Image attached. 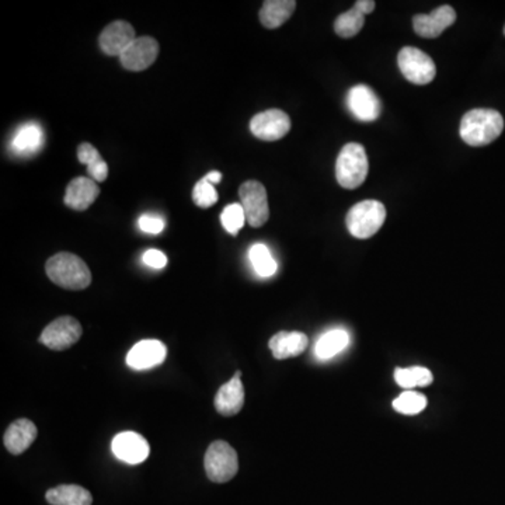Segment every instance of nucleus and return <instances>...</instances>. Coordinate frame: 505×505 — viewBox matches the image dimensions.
<instances>
[{
    "mask_svg": "<svg viewBox=\"0 0 505 505\" xmlns=\"http://www.w3.org/2000/svg\"><path fill=\"white\" fill-rule=\"evenodd\" d=\"M37 435L38 430L36 424L27 418H20L10 424L4 433V447L12 455H21L31 447V443L37 440Z\"/></svg>",
    "mask_w": 505,
    "mask_h": 505,
    "instance_id": "18",
    "label": "nucleus"
},
{
    "mask_svg": "<svg viewBox=\"0 0 505 505\" xmlns=\"http://www.w3.org/2000/svg\"><path fill=\"white\" fill-rule=\"evenodd\" d=\"M167 349L159 340H142L130 349L127 364L137 371L155 368L166 361Z\"/></svg>",
    "mask_w": 505,
    "mask_h": 505,
    "instance_id": "14",
    "label": "nucleus"
},
{
    "mask_svg": "<svg viewBox=\"0 0 505 505\" xmlns=\"http://www.w3.org/2000/svg\"><path fill=\"white\" fill-rule=\"evenodd\" d=\"M241 372L238 371L235 376L219 388L215 396V408L219 414L225 417L236 416L245 406V388L241 383Z\"/></svg>",
    "mask_w": 505,
    "mask_h": 505,
    "instance_id": "16",
    "label": "nucleus"
},
{
    "mask_svg": "<svg viewBox=\"0 0 505 505\" xmlns=\"http://www.w3.org/2000/svg\"><path fill=\"white\" fill-rule=\"evenodd\" d=\"M504 36H505V26H504Z\"/></svg>",
    "mask_w": 505,
    "mask_h": 505,
    "instance_id": "36",
    "label": "nucleus"
},
{
    "mask_svg": "<svg viewBox=\"0 0 505 505\" xmlns=\"http://www.w3.org/2000/svg\"><path fill=\"white\" fill-rule=\"evenodd\" d=\"M366 23V14H362L356 6L346 13L340 14L334 21V31L341 38H351L361 31Z\"/></svg>",
    "mask_w": 505,
    "mask_h": 505,
    "instance_id": "26",
    "label": "nucleus"
},
{
    "mask_svg": "<svg viewBox=\"0 0 505 505\" xmlns=\"http://www.w3.org/2000/svg\"><path fill=\"white\" fill-rule=\"evenodd\" d=\"M88 174L96 183H103L108 177V164L105 159L98 160L96 164L88 166Z\"/></svg>",
    "mask_w": 505,
    "mask_h": 505,
    "instance_id": "32",
    "label": "nucleus"
},
{
    "mask_svg": "<svg viewBox=\"0 0 505 505\" xmlns=\"http://www.w3.org/2000/svg\"><path fill=\"white\" fill-rule=\"evenodd\" d=\"M425 408H427V398L417 391H404L393 400V408L404 416H416Z\"/></svg>",
    "mask_w": 505,
    "mask_h": 505,
    "instance_id": "27",
    "label": "nucleus"
},
{
    "mask_svg": "<svg viewBox=\"0 0 505 505\" xmlns=\"http://www.w3.org/2000/svg\"><path fill=\"white\" fill-rule=\"evenodd\" d=\"M44 144L43 128L39 127L37 122H27L21 125L16 130L13 139H12V147L17 155L37 154Z\"/></svg>",
    "mask_w": 505,
    "mask_h": 505,
    "instance_id": "20",
    "label": "nucleus"
},
{
    "mask_svg": "<svg viewBox=\"0 0 505 505\" xmlns=\"http://www.w3.org/2000/svg\"><path fill=\"white\" fill-rule=\"evenodd\" d=\"M113 452L118 459L130 465H139L149 457V443L140 433L127 431L118 433L111 443Z\"/></svg>",
    "mask_w": 505,
    "mask_h": 505,
    "instance_id": "15",
    "label": "nucleus"
},
{
    "mask_svg": "<svg viewBox=\"0 0 505 505\" xmlns=\"http://www.w3.org/2000/svg\"><path fill=\"white\" fill-rule=\"evenodd\" d=\"M46 275L54 284L71 290H86L92 284V273L82 258L72 253H58L46 261Z\"/></svg>",
    "mask_w": 505,
    "mask_h": 505,
    "instance_id": "2",
    "label": "nucleus"
},
{
    "mask_svg": "<svg viewBox=\"0 0 505 505\" xmlns=\"http://www.w3.org/2000/svg\"><path fill=\"white\" fill-rule=\"evenodd\" d=\"M309 340L300 332H280L271 337L270 347L275 359L295 358L307 349Z\"/></svg>",
    "mask_w": 505,
    "mask_h": 505,
    "instance_id": "19",
    "label": "nucleus"
},
{
    "mask_svg": "<svg viewBox=\"0 0 505 505\" xmlns=\"http://www.w3.org/2000/svg\"><path fill=\"white\" fill-rule=\"evenodd\" d=\"M251 134L265 142L282 139L290 130V118L282 110L263 111L250 121Z\"/></svg>",
    "mask_w": 505,
    "mask_h": 505,
    "instance_id": "9",
    "label": "nucleus"
},
{
    "mask_svg": "<svg viewBox=\"0 0 505 505\" xmlns=\"http://www.w3.org/2000/svg\"><path fill=\"white\" fill-rule=\"evenodd\" d=\"M347 105L354 117L359 121L372 122L381 115L382 103L375 92L366 85H357L349 88Z\"/></svg>",
    "mask_w": 505,
    "mask_h": 505,
    "instance_id": "12",
    "label": "nucleus"
},
{
    "mask_svg": "<svg viewBox=\"0 0 505 505\" xmlns=\"http://www.w3.org/2000/svg\"><path fill=\"white\" fill-rule=\"evenodd\" d=\"M297 9L295 0H267L260 10V21L265 29H278L287 23Z\"/></svg>",
    "mask_w": 505,
    "mask_h": 505,
    "instance_id": "21",
    "label": "nucleus"
},
{
    "mask_svg": "<svg viewBox=\"0 0 505 505\" xmlns=\"http://www.w3.org/2000/svg\"><path fill=\"white\" fill-rule=\"evenodd\" d=\"M248 256H250L253 268H255L256 273H257V275H260V277L270 278L277 273V261L271 256L270 248L263 245V243L251 246Z\"/></svg>",
    "mask_w": 505,
    "mask_h": 505,
    "instance_id": "25",
    "label": "nucleus"
},
{
    "mask_svg": "<svg viewBox=\"0 0 505 505\" xmlns=\"http://www.w3.org/2000/svg\"><path fill=\"white\" fill-rule=\"evenodd\" d=\"M349 332L342 329L330 330L317 340L315 352L319 359H330L349 347Z\"/></svg>",
    "mask_w": 505,
    "mask_h": 505,
    "instance_id": "23",
    "label": "nucleus"
},
{
    "mask_svg": "<svg viewBox=\"0 0 505 505\" xmlns=\"http://www.w3.org/2000/svg\"><path fill=\"white\" fill-rule=\"evenodd\" d=\"M100 189L95 180L76 177L66 187L65 204L75 211H86L97 199Z\"/></svg>",
    "mask_w": 505,
    "mask_h": 505,
    "instance_id": "17",
    "label": "nucleus"
},
{
    "mask_svg": "<svg viewBox=\"0 0 505 505\" xmlns=\"http://www.w3.org/2000/svg\"><path fill=\"white\" fill-rule=\"evenodd\" d=\"M204 180L208 181L209 184L221 183L222 173L221 172H211V173H208L206 177H204Z\"/></svg>",
    "mask_w": 505,
    "mask_h": 505,
    "instance_id": "35",
    "label": "nucleus"
},
{
    "mask_svg": "<svg viewBox=\"0 0 505 505\" xmlns=\"http://www.w3.org/2000/svg\"><path fill=\"white\" fill-rule=\"evenodd\" d=\"M193 201L199 208H209L218 201V193H216L214 184H209L206 180H199L198 183L194 186Z\"/></svg>",
    "mask_w": 505,
    "mask_h": 505,
    "instance_id": "29",
    "label": "nucleus"
},
{
    "mask_svg": "<svg viewBox=\"0 0 505 505\" xmlns=\"http://www.w3.org/2000/svg\"><path fill=\"white\" fill-rule=\"evenodd\" d=\"M398 65L404 78L413 85H428L437 76V66L433 59L414 46H404L400 49Z\"/></svg>",
    "mask_w": 505,
    "mask_h": 505,
    "instance_id": "6",
    "label": "nucleus"
},
{
    "mask_svg": "<svg viewBox=\"0 0 505 505\" xmlns=\"http://www.w3.org/2000/svg\"><path fill=\"white\" fill-rule=\"evenodd\" d=\"M159 55V43L152 37L135 39L120 56L121 65L130 72H140L154 65Z\"/></svg>",
    "mask_w": 505,
    "mask_h": 505,
    "instance_id": "10",
    "label": "nucleus"
},
{
    "mask_svg": "<svg viewBox=\"0 0 505 505\" xmlns=\"http://www.w3.org/2000/svg\"><path fill=\"white\" fill-rule=\"evenodd\" d=\"M354 6L361 12L362 14H369L375 10L376 4L374 0H358Z\"/></svg>",
    "mask_w": 505,
    "mask_h": 505,
    "instance_id": "34",
    "label": "nucleus"
},
{
    "mask_svg": "<svg viewBox=\"0 0 505 505\" xmlns=\"http://www.w3.org/2000/svg\"><path fill=\"white\" fill-rule=\"evenodd\" d=\"M241 206L245 209L246 219L251 228H261L267 223L270 218V208H268L267 189L260 181L248 180L241 184L239 189Z\"/></svg>",
    "mask_w": 505,
    "mask_h": 505,
    "instance_id": "7",
    "label": "nucleus"
},
{
    "mask_svg": "<svg viewBox=\"0 0 505 505\" xmlns=\"http://www.w3.org/2000/svg\"><path fill=\"white\" fill-rule=\"evenodd\" d=\"M457 21V12L448 4L437 7L430 14L414 16V31L423 38H437Z\"/></svg>",
    "mask_w": 505,
    "mask_h": 505,
    "instance_id": "13",
    "label": "nucleus"
},
{
    "mask_svg": "<svg viewBox=\"0 0 505 505\" xmlns=\"http://www.w3.org/2000/svg\"><path fill=\"white\" fill-rule=\"evenodd\" d=\"M221 222L222 226L225 228L228 233L233 236L238 235L239 231L248 222L245 209H243L241 204H231V206H225V209L222 211Z\"/></svg>",
    "mask_w": 505,
    "mask_h": 505,
    "instance_id": "28",
    "label": "nucleus"
},
{
    "mask_svg": "<svg viewBox=\"0 0 505 505\" xmlns=\"http://www.w3.org/2000/svg\"><path fill=\"white\" fill-rule=\"evenodd\" d=\"M386 219V208L381 201L366 199L358 202L347 214L346 225L357 239H369L378 233Z\"/></svg>",
    "mask_w": 505,
    "mask_h": 505,
    "instance_id": "4",
    "label": "nucleus"
},
{
    "mask_svg": "<svg viewBox=\"0 0 505 505\" xmlns=\"http://www.w3.org/2000/svg\"><path fill=\"white\" fill-rule=\"evenodd\" d=\"M80 323L72 316H63L49 323L39 336V341L54 351H65L82 337Z\"/></svg>",
    "mask_w": 505,
    "mask_h": 505,
    "instance_id": "8",
    "label": "nucleus"
},
{
    "mask_svg": "<svg viewBox=\"0 0 505 505\" xmlns=\"http://www.w3.org/2000/svg\"><path fill=\"white\" fill-rule=\"evenodd\" d=\"M204 467L211 482H231L239 470L238 453L225 441H215L206 450Z\"/></svg>",
    "mask_w": 505,
    "mask_h": 505,
    "instance_id": "5",
    "label": "nucleus"
},
{
    "mask_svg": "<svg viewBox=\"0 0 505 505\" xmlns=\"http://www.w3.org/2000/svg\"><path fill=\"white\" fill-rule=\"evenodd\" d=\"M46 501L51 505H92L93 497L88 490L78 484H61L48 490Z\"/></svg>",
    "mask_w": 505,
    "mask_h": 505,
    "instance_id": "22",
    "label": "nucleus"
},
{
    "mask_svg": "<svg viewBox=\"0 0 505 505\" xmlns=\"http://www.w3.org/2000/svg\"><path fill=\"white\" fill-rule=\"evenodd\" d=\"M78 159L80 164H86V167H88L103 159V157H101L100 152L92 144L83 142L78 147Z\"/></svg>",
    "mask_w": 505,
    "mask_h": 505,
    "instance_id": "31",
    "label": "nucleus"
},
{
    "mask_svg": "<svg viewBox=\"0 0 505 505\" xmlns=\"http://www.w3.org/2000/svg\"><path fill=\"white\" fill-rule=\"evenodd\" d=\"M504 130V118L492 108H475L463 115L459 134L465 144L470 147H486L492 144Z\"/></svg>",
    "mask_w": 505,
    "mask_h": 505,
    "instance_id": "1",
    "label": "nucleus"
},
{
    "mask_svg": "<svg viewBox=\"0 0 505 505\" xmlns=\"http://www.w3.org/2000/svg\"><path fill=\"white\" fill-rule=\"evenodd\" d=\"M164 226H166L164 218L156 215V214H144V215L139 218V228L142 229L145 233H150V235H157V233L164 231Z\"/></svg>",
    "mask_w": 505,
    "mask_h": 505,
    "instance_id": "30",
    "label": "nucleus"
},
{
    "mask_svg": "<svg viewBox=\"0 0 505 505\" xmlns=\"http://www.w3.org/2000/svg\"><path fill=\"white\" fill-rule=\"evenodd\" d=\"M395 381L400 388H425L433 383V374L423 366L411 368H398L395 371Z\"/></svg>",
    "mask_w": 505,
    "mask_h": 505,
    "instance_id": "24",
    "label": "nucleus"
},
{
    "mask_svg": "<svg viewBox=\"0 0 505 505\" xmlns=\"http://www.w3.org/2000/svg\"><path fill=\"white\" fill-rule=\"evenodd\" d=\"M137 39L134 27L124 20H117L108 24L98 38V46L105 55L120 58L125 49Z\"/></svg>",
    "mask_w": 505,
    "mask_h": 505,
    "instance_id": "11",
    "label": "nucleus"
},
{
    "mask_svg": "<svg viewBox=\"0 0 505 505\" xmlns=\"http://www.w3.org/2000/svg\"><path fill=\"white\" fill-rule=\"evenodd\" d=\"M369 164L366 147L361 144H347L336 162V179L342 189H356L368 177Z\"/></svg>",
    "mask_w": 505,
    "mask_h": 505,
    "instance_id": "3",
    "label": "nucleus"
},
{
    "mask_svg": "<svg viewBox=\"0 0 505 505\" xmlns=\"http://www.w3.org/2000/svg\"><path fill=\"white\" fill-rule=\"evenodd\" d=\"M142 260H144L145 265L152 268H157V270L166 267L167 265L166 255L160 250H155V248L147 250Z\"/></svg>",
    "mask_w": 505,
    "mask_h": 505,
    "instance_id": "33",
    "label": "nucleus"
}]
</instances>
